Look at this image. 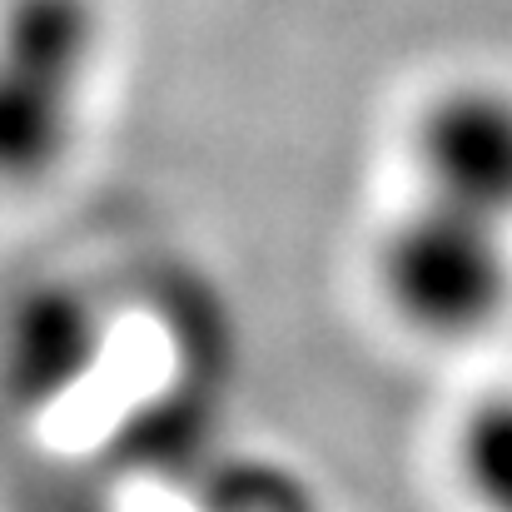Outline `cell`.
Returning <instances> with one entry per match:
<instances>
[{
	"label": "cell",
	"mask_w": 512,
	"mask_h": 512,
	"mask_svg": "<svg viewBox=\"0 0 512 512\" xmlns=\"http://www.w3.org/2000/svg\"><path fill=\"white\" fill-rule=\"evenodd\" d=\"M90 348H95V334H90L85 304L70 299L65 289H40L10 319V334H5V383L15 393L50 398V393H60L85 368Z\"/></svg>",
	"instance_id": "4"
},
{
	"label": "cell",
	"mask_w": 512,
	"mask_h": 512,
	"mask_svg": "<svg viewBox=\"0 0 512 512\" xmlns=\"http://www.w3.org/2000/svg\"><path fill=\"white\" fill-rule=\"evenodd\" d=\"M453 478L478 512H512V383H498L458 418Z\"/></svg>",
	"instance_id": "5"
},
{
	"label": "cell",
	"mask_w": 512,
	"mask_h": 512,
	"mask_svg": "<svg viewBox=\"0 0 512 512\" xmlns=\"http://www.w3.org/2000/svg\"><path fill=\"white\" fill-rule=\"evenodd\" d=\"M105 0H0V189H40L90 130Z\"/></svg>",
	"instance_id": "1"
},
{
	"label": "cell",
	"mask_w": 512,
	"mask_h": 512,
	"mask_svg": "<svg viewBox=\"0 0 512 512\" xmlns=\"http://www.w3.org/2000/svg\"><path fill=\"white\" fill-rule=\"evenodd\" d=\"M373 289L418 339H483L512 314V224L413 194L373 244Z\"/></svg>",
	"instance_id": "2"
},
{
	"label": "cell",
	"mask_w": 512,
	"mask_h": 512,
	"mask_svg": "<svg viewBox=\"0 0 512 512\" xmlns=\"http://www.w3.org/2000/svg\"><path fill=\"white\" fill-rule=\"evenodd\" d=\"M413 194L512 224V85L463 75L438 85L408 125Z\"/></svg>",
	"instance_id": "3"
}]
</instances>
